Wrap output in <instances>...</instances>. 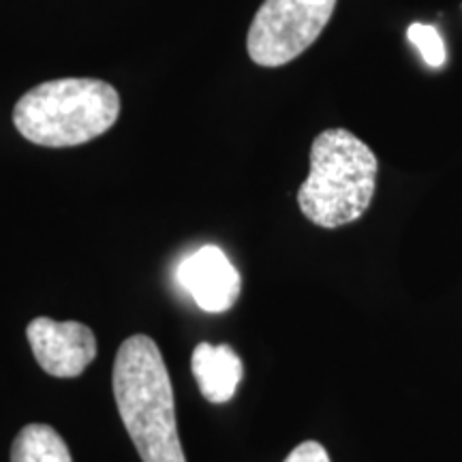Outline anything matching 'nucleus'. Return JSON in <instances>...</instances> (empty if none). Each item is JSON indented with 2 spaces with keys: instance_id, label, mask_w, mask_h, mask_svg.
<instances>
[{
  "instance_id": "nucleus-1",
  "label": "nucleus",
  "mask_w": 462,
  "mask_h": 462,
  "mask_svg": "<svg viewBox=\"0 0 462 462\" xmlns=\"http://www.w3.org/2000/svg\"><path fill=\"white\" fill-rule=\"evenodd\" d=\"M112 385L120 420L142 462H187L178 437L171 379L152 338L135 334L120 345Z\"/></svg>"
},
{
  "instance_id": "nucleus-7",
  "label": "nucleus",
  "mask_w": 462,
  "mask_h": 462,
  "mask_svg": "<svg viewBox=\"0 0 462 462\" xmlns=\"http://www.w3.org/2000/svg\"><path fill=\"white\" fill-rule=\"evenodd\" d=\"M195 381L208 402L223 404L234 398L242 381V360L229 345L199 343L190 357Z\"/></svg>"
},
{
  "instance_id": "nucleus-8",
  "label": "nucleus",
  "mask_w": 462,
  "mask_h": 462,
  "mask_svg": "<svg viewBox=\"0 0 462 462\" xmlns=\"http://www.w3.org/2000/svg\"><path fill=\"white\" fill-rule=\"evenodd\" d=\"M11 462H73L65 439L48 424H28L11 446Z\"/></svg>"
},
{
  "instance_id": "nucleus-4",
  "label": "nucleus",
  "mask_w": 462,
  "mask_h": 462,
  "mask_svg": "<svg viewBox=\"0 0 462 462\" xmlns=\"http://www.w3.org/2000/svg\"><path fill=\"white\" fill-rule=\"evenodd\" d=\"M338 0H263L246 34L248 58L276 69L296 60L328 26Z\"/></svg>"
},
{
  "instance_id": "nucleus-9",
  "label": "nucleus",
  "mask_w": 462,
  "mask_h": 462,
  "mask_svg": "<svg viewBox=\"0 0 462 462\" xmlns=\"http://www.w3.org/2000/svg\"><path fill=\"white\" fill-rule=\"evenodd\" d=\"M409 42H411L418 51L424 58V62L429 67H443L446 65V43H443L441 34L432 24H421V22H415V24L409 26L407 31Z\"/></svg>"
},
{
  "instance_id": "nucleus-10",
  "label": "nucleus",
  "mask_w": 462,
  "mask_h": 462,
  "mask_svg": "<svg viewBox=\"0 0 462 462\" xmlns=\"http://www.w3.org/2000/svg\"><path fill=\"white\" fill-rule=\"evenodd\" d=\"M285 462H330L326 448L317 441H304L293 448V452L287 456Z\"/></svg>"
},
{
  "instance_id": "nucleus-6",
  "label": "nucleus",
  "mask_w": 462,
  "mask_h": 462,
  "mask_svg": "<svg viewBox=\"0 0 462 462\" xmlns=\"http://www.w3.org/2000/svg\"><path fill=\"white\" fill-rule=\"evenodd\" d=\"M176 279L206 313H225L238 302L242 279L221 248L206 245L178 265Z\"/></svg>"
},
{
  "instance_id": "nucleus-2",
  "label": "nucleus",
  "mask_w": 462,
  "mask_h": 462,
  "mask_svg": "<svg viewBox=\"0 0 462 462\" xmlns=\"http://www.w3.org/2000/svg\"><path fill=\"white\" fill-rule=\"evenodd\" d=\"M377 157L346 129H328L310 146V173L298 190V206L310 223L337 229L360 218L377 187Z\"/></svg>"
},
{
  "instance_id": "nucleus-3",
  "label": "nucleus",
  "mask_w": 462,
  "mask_h": 462,
  "mask_svg": "<svg viewBox=\"0 0 462 462\" xmlns=\"http://www.w3.org/2000/svg\"><path fill=\"white\" fill-rule=\"evenodd\" d=\"M120 95L92 78H62L28 90L14 109L24 140L45 148H73L97 140L116 125Z\"/></svg>"
},
{
  "instance_id": "nucleus-5",
  "label": "nucleus",
  "mask_w": 462,
  "mask_h": 462,
  "mask_svg": "<svg viewBox=\"0 0 462 462\" xmlns=\"http://www.w3.org/2000/svg\"><path fill=\"white\" fill-rule=\"evenodd\" d=\"M26 337L34 360L51 377H79L97 357L95 334L79 321L37 317L28 323Z\"/></svg>"
}]
</instances>
